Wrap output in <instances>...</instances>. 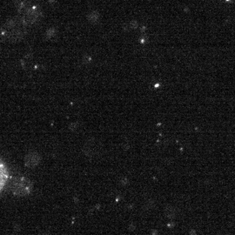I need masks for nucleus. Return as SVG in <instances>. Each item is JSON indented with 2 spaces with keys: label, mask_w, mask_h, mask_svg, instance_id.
<instances>
[{
  "label": "nucleus",
  "mask_w": 235,
  "mask_h": 235,
  "mask_svg": "<svg viewBox=\"0 0 235 235\" xmlns=\"http://www.w3.org/2000/svg\"><path fill=\"white\" fill-rule=\"evenodd\" d=\"M87 19L91 24H96L99 19V13L98 12H91L87 16Z\"/></svg>",
  "instance_id": "obj_1"
},
{
  "label": "nucleus",
  "mask_w": 235,
  "mask_h": 235,
  "mask_svg": "<svg viewBox=\"0 0 235 235\" xmlns=\"http://www.w3.org/2000/svg\"><path fill=\"white\" fill-rule=\"evenodd\" d=\"M40 235H49V234H47V233H41Z\"/></svg>",
  "instance_id": "obj_4"
},
{
  "label": "nucleus",
  "mask_w": 235,
  "mask_h": 235,
  "mask_svg": "<svg viewBox=\"0 0 235 235\" xmlns=\"http://www.w3.org/2000/svg\"><path fill=\"white\" fill-rule=\"evenodd\" d=\"M54 34H55V30H54L53 28L48 29V30H47V31H46V36H47V37H51Z\"/></svg>",
  "instance_id": "obj_2"
},
{
  "label": "nucleus",
  "mask_w": 235,
  "mask_h": 235,
  "mask_svg": "<svg viewBox=\"0 0 235 235\" xmlns=\"http://www.w3.org/2000/svg\"><path fill=\"white\" fill-rule=\"evenodd\" d=\"M137 26H138V23L136 21H131V23H130V27H131V29H135V28H137Z\"/></svg>",
  "instance_id": "obj_3"
}]
</instances>
